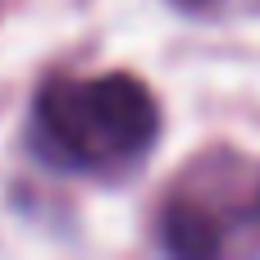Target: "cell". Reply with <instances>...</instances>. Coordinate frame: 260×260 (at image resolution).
<instances>
[{
  "instance_id": "obj_3",
  "label": "cell",
  "mask_w": 260,
  "mask_h": 260,
  "mask_svg": "<svg viewBox=\"0 0 260 260\" xmlns=\"http://www.w3.org/2000/svg\"><path fill=\"white\" fill-rule=\"evenodd\" d=\"M169 5H178V9H187V14H197V9H210L215 0H169Z\"/></svg>"
},
{
  "instance_id": "obj_2",
  "label": "cell",
  "mask_w": 260,
  "mask_h": 260,
  "mask_svg": "<svg viewBox=\"0 0 260 260\" xmlns=\"http://www.w3.org/2000/svg\"><path fill=\"white\" fill-rule=\"evenodd\" d=\"M160 247L169 256H192L197 260V256H215L224 247V238H219V224L197 201H174L160 215Z\"/></svg>"
},
{
  "instance_id": "obj_1",
  "label": "cell",
  "mask_w": 260,
  "mask_h": 260,
  "mask_svg": "<svg viewBox=\"0 0 260 260\" xmlns=\"http://www.w3.org/2000/svg\"><path fill=\"white\" fill-rule=\"evenodd\" d=\"M155 137L160 105L133 73L46 78L27 119V151L59 174L114 178L142 165Z\"/></svg>"
}]
</instances>
